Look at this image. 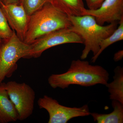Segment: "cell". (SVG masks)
I'll return each mask as SVG.
<instances>
[{
    "instance_id": "obj_1",
    "label": "cell",
    "mask_w": 123,
    "mask_h": 123,
    "mask_svg": "<svg viewBox=\"0 0 123 123\" xmlns=\"http://www.w3.org/2000/svg\"><path fill=\"white\" fill-rule=\"evenodd\" d=\"M109 79V73L103 67L92 65L87 61L78 59L72 62L66 72L50 75L48 82L53 89H65L71 85L85 87L98 84L106 86Z\"/></svg>"
},
{
    "instance_id": "obj_2",
    "label": "cell",
    "mask_w": 123,
    "mask_h": 123,
    "mask_svg": "<svg viewBox=\"0 0 123 123\" xmlns=\"http://www.w3.org/2000/svg\"><path fill=\"white\" fill-rule=\"evenodd\" d=\"M72 26L68 15L48 2L29 17L23 41L31 44L48 33L60 29L70 28Z\"/></svg>"
},
{
    "instance_id": "obj_3",
    "label": "cell",
    "mask_w": 123,
    "mask_h": 123,
    "mask_svg": "<svg viewBox=\"0 0 123 123\" xmlns=\"http://www.w3.org/2000/svg\"><path fill=\"white\" fill-rule=\"evenodd\" d=\"M68 17L72 25L71 29L79 34L84 40L85 47L80 56L82 60L87 58L91 52H93V56L97 55L101 42L113 33L118 24V22H115L101 25L90 15Z\"/></svg>"
},
{
    "instance_id": "obj_4",
    "label": "cell",
    "mask_w": 123,
    "mask_h": 123,
    "mask_svg": "<svg viewBox=\"0 0 123 123\" xmlns=\"http://www.w3.org/2000/svg\"><path fill=\"white\" fill-rule=\"evenodd\" d=\"M31 48V45L20 39L14 31L10 37L0 42V84L11 76L20 59L30 58Z\"/></svg>"
},
{
    "instance_id": "obj_5",
    "label": "cell",
    "mask_w": 123,
    "mask_h": 123,
    "mask_svg": "<svg viewBox=\"0 0 123 123\" xmlns=\"http://www.w3.org/2000/svg\"><path fill=\"white\" fill-rule=\"evenodd\" d=\"M9 97L17 111L19 120H25L33 114L35 93L30 86L25 83L11 81L5 84Z\"/></svg>"
},
{
    "instance_id": "obj_6",
    "label": "cell",
    "mask_w": 123,
    "mask_h": 123,
    "mask_svg": "<svg viewBox=\"0 0 123 123\" xmlns=\"http://www.w3.org/2000/svg\"><path fill=\"white\" fill-rule=\"evenodd\" d=\"M70 43H84V40L71 28L54 31L39 38L31 44L30 58L39 57L44 51L55 46Z\"/></svg>"
},
{
    "instance_id": "obj_7",
    "label": "cell",
    "mask_w": 123,
    "mask_h": 123,
    "mask_svg": "<svg viewBox=\"0 0 123 123\" xmlns=\"http://www.w3.org/2000/svg\"><path fill=\"white\" fill-rule=\"evenodd\" d=\"M40 109H44L49 115L48 123H67L71 119L90 115L89 106L84 105L80 107H70L60 104L57 100L44 95L38 101Z\"/></svg>"
},
{
    "instance_id": "obj_8",
    "label": "cell",
    "mask_w": 123,
    "mask_h": 123,
    "mask_svg": "<svg viewBox=\"0 0 123 123\" xmlns=\"http://www.w3.org/2000/svg\"><path fill=\"white\" fill-rule=\"evenodd\" d=\"M85 15L93 16L101 25L119 22L123 18V0H105L96 9H85L82 15Z\"/></svg>"
},
{
    "instance_id": "obj_9",
    "label": "cell",
    "mask_w": 123,
    "mask_h": 123,
    "mask_svg": "<svg viewBox=\"0 0 123 123\" xmlns=\"http://www.w3.org/2000/svg\"><path fill=\"white\" fill-rule=\"evenodd\" d=\"M0 8L11 29L24 41L29 18L24 8L19 4L4 5L1 2Z\"/></svg>"
},
{
    "instance_id": "obj_10",
    "label": "cell",
    "mask_w": 123,
    "mask_h": 123,
    "mask_svg": "<svg viewBox=\"0 0 123 123\" xmlns=\"http://www.w3.org/2000/svg\"><path fill=\"white\" fill-rule=\"evenodd\" d=\"M19 120V115L5 88V83L0 84V123Z\"/></svg>"
},
{
    "instance_id": "obj_11",
    "label": "cell",
    "mask_w": 123,
    "mask_h": 123,
    "mask_svg": "<svg viewBox=\"0 0 123 123\" xmlns=\"http://www.w3.org/2000/svg\"><path fill=\"white\" fill-rule=\"evenodd\" d=\"M49 2L68 16L82 15L86 8L83 0H49Z\"/></svg>"
},
{
    "instance_id": "obj_12",
    "label": "cell",
    "mask_w": 123,
    "mask_h": 123,
    "mask_svg": "<svg viewBox=\"0 0 123 123\" xmlns=\"http://www.w3.org/2000/svg\"><path fill=\"white\" fill-rule=\"evenodd\" d=\"M113 111L108 114L93 112L90 115L98 123H123V104L116 100H112Z\"/></svg>"
},
{
    "instance_id": "obj_13",
    "label": "cell",
    "mask_w": 123,
    "mask_h": 123,
    "mask_svg": "<svg viewBox=\"0 0 123 123\" xmlns=\"http://www.w3.org/2000/svg\"><path fill=\"white\" fill-rule=\"evenodd\" d=\"M113 81L106 85L111 100H116L123 104V68L118 66L114 70Z\"/></svg>"
},
{
    "instance_id": "obj_14",
    "label": "cell",
    "mask_w": 123,
    "mask_h": 123,
    "mask_svg": "<svg viewBox=\"0 0 123 123\" xmlns=\"http://www.w3.org/2000/svg\"><path fill=\"white\" fill-rule=\"evenodd\" d=\"M119 26L110 36L102 40L99 45V51L97 55L93 56L91 62L94 63L104 50L110 45L123 40V18L119 22Z\"/></svg>"
},
{
    "instance_id": "obj_15",
    "label": "cell",
    "mask_w": 123,
    "mask_h": 123,
    "mask_svg": "<svg viewBox=\"0 0 123 123\" xmlns=\"http://www.w3.org/2000/svg\"><path fill=\"white\" fill-rule=\"evenodd\" d=\"M48 2H49V0H20L19 4L23 7L30 17Z\"/></svg>"
},
{
    "instance_id": "obj_16",
    "label": "cell",
    "mask_w": 123,
    "mask_h": 123,
    "mask_svg": "<svg viewBox=\"0 0 123 123\" xmlns=\"http://www.w3.org/2000/svg\"><path fill=\"white\" fill-rule=\"evenodd\" d=\"M14 32L0 8V42L10 37Z\"/></svg>"
},
{
    "instance_id": "obj_17",
    "label": "cell",
    "mask_w": 123,
    "mask_h": 123,
    "mask_svg": "<svg viewBox=\"0 0 123 123\" xmlns=\"http://www.w3.org/2000/svg\"><path fill=\"white\" fill-rule=\"evenodd\" d=\"M88 9L95 10L98 8L105 0H85Z\"/></svg>"
},
{
    "instance_id": "obj_18",
    "label": "cell",
    "mask_w": 123,
    "mask_h": 123,
    "mask_svg": "<svg viewBox=\"0 0 123 123\" xmlns=\"http://www.w3.org/2000/svg\"><path fill=\"white\" fill-rule=\"evenodd\" d=\"M123 57V50H120L115 53L114 56V60L115 62H117L121 60Z\"/></svg>"
},
{
    "instance_id": "obj_19",
    "label": "cell",
    "mask_w": 123,
    "mask_h": 123,
    "mask_svg": "<svg viewBox=\"0 0 123 123\" xmlns=\"http://www.w3.org/2000/svg\"><path fill=\"white\" fill-rule=\"evenodd\" d=\"M20 0H0V2L4 5L18 4Z\"/></svg>"
}]
</instances>
